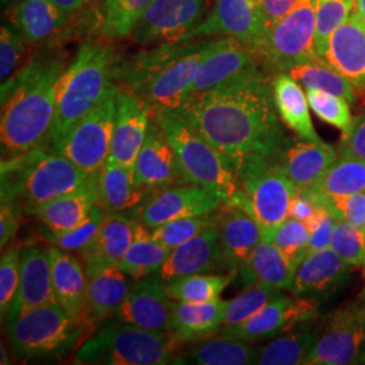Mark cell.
Here are the masks:
<instances>
[{
	"label": "cell",
	"instance_id": "1",
	"mask_svg": "<svg viewBox=\"0 0 365 365\" xmlns=\"http://www.w3.org/2000/svg\"><path fill=\"white\" fill-rule=\"evenodd\" d=\"M175 111L209 140L235 175L248 163L276 158L287 141L272 83L261 68L187 95Z\"/></svg>",
	"mask_w": 365,
	"mask_h": 365
},
{
	"label": "cell",
	"instance_id": "2",
	"mask_svg": "<svg viewBox=\"0 0 365 365\" xmlns=\"http://www.w3.org/2000/svg\"><path fill=\"white\" fill-rule=\"evenodd\" d=\"M66 66V54L43 53L1 81V158L45 144L56 114L58 80Z\"/></svg>",
	"mask_w": 365,
	"mask_h": 365
},
{
	"label": "cell",
	"instance_id": "3",
	"mask_svg": "<svg viewBox=\"0 0 365 365\" xmlns=\"http://www.w3.org/2000/svg\"><path fill=\"white\" fill-rule=\"evenodd\" d=\"M217 38V37H215ZM215 38L155 45L115 66L114 81L152 107L176 110L188 95L203 58Z\"/></svg>",
	"mask_w": 365,
	"mask_h": 365
},
{
	"label": "cell",
	"instance_id": "4",
	"mask_svg": "<svg viewBox=\"0 0 365 365\" xmlns=\"http://www.w3.org/2000/svg\"><path fill=\"white\" fill-rule=\"evenodd\" d=\"M114 49L105 42H84L58 80L52 129L42 145L52 152L71 129L98 105L115 83Z\"/></svg>",
	"mask_w": 365,
	"mask_h": 365
},
{
	"label": "cell",
	"instance_id": "5",
	"mask_svg": "<svg viewBox=\"0 0 365 365\" xmlns=\"http://www.w3.org/2000/svg\"><path fill=\"white\" fill-rule=\"evenodd\" d=\"M92 173L69 158L37 146L26 153L1 158V199L16 202L25 212L78 190Z\"/></svg>",
	"mask_w": 365,
	"mask_h": 365
},
{
	"label": "cell",
	"instance_id": "6",
	"mask_svg": "<svg viewBox=\"0 0 365 365\" xmlns=\"http://www.w3.org/2000/svg\"><path fill=\"white\" fill-rule=\"evenodd\" d=\"M152 115L165 133L178 158L182 180L211 190L233 205L241 192L235 170L209 140L175 110L152 107Z\"/></svg>",
	"mask_w": 365,
	"mask_h": 365
},
{
	"label": "cell",
	"instance_id": "7",
	"mask_svg": "<svg viewBox=\"0 0 365 365\" xmlns=\"http://www.w3.org/2000/svg\"><path fill=\"white\" fill-rule=\"evenodd\" d=\"M170 331H152L113 319L86 339L73 356L75 364H185Z\"/></svg>",
	"mask_w": 365,
	"mask_h": 365
},
{
	"label": "cell",
	"instance_id": "8",
	"mask_svg": "<svg viewBox=\"0 0 365 365\" xmlns=\"http://www.w3.org/2000/svg\"><path fill=\"white\" fill-rule=\"evenodd\" d=\"M9 341L22 360L63 359L91 337V329L72 319L57 303H48L6 321Z\"/></svg>",
	"mask_w": 365,
	"mask_h": 365
},
{
	"label": "cell",
	"instance_id": "9",
	"mask_svg": "<svg viewBox=\"0 0 365 365\" xmlns=\"http://www.w3.org/2000/svg\"><path fill=\"white\" fill-rule=\"evenodd\" d=\"M241 192L232 206L247 210L262 229L264 237L289 218V206L298 188L276 158L248 163L237 173Z\"/></svg>",
	"mask_w": 365,
	"mask_h": 365
},
{
	"label": "cell",
	"instance_id": "10",
	"mask_svg": "<svg viewBox=\"0 0 365 365\" xmlns=\"http://www.w3.org/2000/svg\"><path fill=\"white\" fill-rule=\"evenodd\" d=\"M315 7L317 0H300L291 13L267 30L256 53L260 63L279 73L322 60L315 51Z\"/></svg>",
	"mask_w": 365,
	"mask_h": 365
},
{
	"label": "cell",
	"instance_id": "11",
	"mask_svg": "<svg viewBox=\"0 0 365 365\" xmlns=\"http://www.w3.org/2000/svg\"><path fill=\"white\" fill-rule=\"evenodd\" d=\"M119 86L114 83L103 99L81 118L52 152L60 153L87 173H96L107 161L117 114Z\"/></svg>",
	"mask_w": 365,
	"mask_h": 365
},
{
	"label": "cell",
	"instance_id": "12",
	"mask_svg": "<svg viewBox=\"0 0 365 365\" xmlns=\"http://www.w3.org/2000/svg\"><path fill=\"white\" fill-rule=\"evenodd\" d=\"M265 34L261 0H214L206 18L182 41L232 37L256 54Z\"/></svg>",
	"mask_w": 365,
	"mask_h": 365
},
{
	"label": "cell",
	"instance_id": "13",
	"mask_svg": "<svg viewBox=\"0 0 365 365\" xmlns=\"http://www.w3.org/2000/svg\"><path fill=\"white\" fill-rule=\"evenodd\" d=\"M359 363H365V319L363 304H352L329 317L304 365Z\"/></svg>",
	"mask_w": 365,
	"mask_h": 365
},
{
	"label": "cell",
	"instance_id": "14",
	"mask_svg": "<svg viewBox=\"0 0 365 365\" xmlns=\"http://www.w3.org/2000/svg\"><path fill=\"white\" fill-rule=\"evenodd\" d=\"M210 7V0H153L130 36L140 45L182 41L206 18Z\"/></svg>",
	"mask_w": 365,
	"mask_h": 365
},
{
	"label": "cell",
	"instance_id": "15",
	"mask_svg": "<svg viewBox=\"0 0 365 365\" xmlns=\"http://www.w3.org/2000/svg\"><path fill=\"white\" fill-rule=\"evenodd\" d=\"M318 314L314 298L280 295L245 322L235 327H222L220 336L249 342L276 339L300 324L309 322Z\"/></svg>",
	"mask_w": 365,
	"mask_h": 365
},
{
	"label": "cell",
	"instance_id": "16",
	"mask_svg": "<svg viewBox=\"0 0 365 365\" xmlns=\"http://www.w3.org/2000/svg\"><path fill=\"white\" fill-rule=\"evenodd\" d=\"M223 205V197L217 192L188 182L152 194L140 206L138 220L149 229H155L167 222L215 212Z\"/></svg>",
	"mask_w": 365,
	"mask_h": 365
},
{
	"label": "cell",
	"instance_id": "17",
	"mask_svg": "<svg viewBox=\"0 0 365 365\" xmlns=\"http://www.w3.org/2000/svg\"><path fill=\"white\" fill-rule=\"evenodd\" d=\"M173 299L161 274L137 280L119 304L113 319L152 331H170Z\"/></svg>",
	"mask_w": 365,
	"mask_h": 365
},
{
	"label": "cell",
	"instance_id": "18",
	"mask_svg": "<svg viewBox=\"0 0 365 365\" xmlns=\"http://www.w3.org/2000/svg\"><path fill=\"white\" fill-rule=\"evenodd\" d=\"M152 118V106L137 93L119 87L117 114L107 161L134 168Z\"/></svg>",
	"mask_w": 365,
	"mask_h": 365
},
{
	"label": "cell",
	"instance_id": "19",
	"mask_svg": "<svg viewBox=\"0 0 365 365\" xmlns=\"http://www.w3.org/2000/svg\"><path fill=\"white\" fill-rule=\"evenodd\" d=\"M257 69L260 60L248 46L232 37H217L197 69L188 95L207 91Z\"/></svg>",
	"mask_w": 365,
	"mask_h": 365
},
{
	"label": "cell",
	"instance_id": "20",
	"mask_svg": "<svg viewBox=\"0 0 365 365\" xmlns=\"http://www.w3.org/2000/svg\"><path fill=\"white\" fill-rule=\"evenodd\" d=\"M134 172L137 184L150 195L175 182H184L175 152L153 115L144 145L135 160Z\"/></svg>",
	"mask_w": 365,
	"mask_h": 365
},
{
	"label": "cell",
	"instance_id": "21",
	"mask_svg": "<svg viewBox=\"0 0 365 365\" xmlns=\"http://www.w3.org/2000/svg\"><path fill=\"white\" fill-rule=\"evenodd\" d=\"M324 60L365 96V24L354 10L330 36Z\"/></svg>",
	"mask_w": 365,
	"mask_h": 365
},
{
	"label": "cell",
	"instance_id": "22",
	"mask_svg": "<svg viewBox=\"0 0 365 365\" xmlns=\"http://www.w3.org/2000/svg\"><path fill=\"white\" fill-rule=\"evenodd\" d=\"M54 302L52 264L48 248L30 244L22 249L19 287L6 321L30 309Z\"/></svg>",
	"mask_w": 365,
	"mask_h": 365
},
{
	"label": "cell",
	"instance_id": "23",
	"mask_svg": "<svg viewBox=\"0 0 365 365\" xmlns=\"http://www.w3.org/2000/svg\"><path fill=\"white\" fill-rule=\"evenodd\" d=\"M87 292L84 322L93 327L113 317L130 291V282L119 265H84Z\"/></svg>",
	"mask_w": 365,
	"mask_h": 365
},
{
	"label": "cell",
	"instance_id": "24",
	"mask_svg": "<svg viewBox=\"0 0 365 365\" xmlns=\"http://www.w3.org/2000/svg\"><path fill=\"white\" fill-rule=\"evenodd\" d=\"M222 271H226V267L218 229L214 227L172 249L158 274L165 283H170L182 276L220 274Z\"/></svg>",
	"mask_w": 365,
	"mask_h": 365
},
{
	"label": "cell",
	"instance_id": "25",
	"mask_svg": "<svg viewBox=\"0 0 365 365\" xmlns=\"http://www.w3.org/2000/svg\"><path fill=\"white\" fill-rule=\"evenodd\" d=\"M218 237L227 272H235L249 260L264 233L247 210L225 203L220 209Z\"/></svg>",
	"mask_w": 365,
	"mask_h": 365
},
{
	"label": "cell",
	"instance_id": "26",
	"mask_svg": "<svg viewBox=\"0 0 365 365\" xmlns=\"http://www.w3.org/2000/svg\"><path fill=\"white\" fill-rule=\"evenodd\" d=\"M349 268L331 247L310 252L295 271L291 292L306 298L331 294L346 283Z\"/></svg>",
	"mask_w": 365,
	"mask_h": 365
},
{
	"label": "cell",
	"instance_id": "27",
	"mask_svg": "<svg viewBox=\"0 0 365 365\" xmlns=\"http://www.w3.org/2000/svg\"><path fill=\"white\" fill-rule=\"evenodd\" d=\"M339 157V149L324 141L313 143L288 137L276 157L298 191L312 188Z\"/></svg>",
	"mask_w": 365,
	"mask_h": 365
},
{
	"label": "cell",
	"instance_id": "28",
	"mask_svg": "<svg viewBox=\"0 0 365 365\" xmlns=\"http://www.w3.org/2000/svg\"><path fill=\"white\" fill-rule=\"evenodd\" d=\"M98 205L99 188L96 172L92 173L90 179L81 184L78 190L39 206L31 211V215L37 217L45 229L54 233H63L78 227Z\"/></svg>",
	"mask_w": 365,
	"mask_h": 365
},
{
	"label": "cell",
	"instance_id": "29",
	"mask_svg": "<svg viewBox=\"0 0 365 365\" xmlns=\"http://www.w3.org/2000/svg\"><path fill=\"white\" fill-rule=\"evenodd\" d=\"M226 306L227 300L221 298L200 303L173 300L170 330L172 337L182 345L220 334Z\"/></svg>",
	"mask_w": 365,
	"mask_h": 365
},
{
	"label": "cell",
	"instance_id": "30",
	"mask_svg": "<svg viewBox=\"0 0 365 365\" xmlns=\"http://www.w3.org/2000/svg\"><path fill=\"white\" fill-rule=\"evenodd\" d=\"M48 252L52 264L53 289L56 302L72 319L88 327L84 322V304L87 292V276L84 264L78 260L75 253L66 252L63 249L51 245Z\"/></svg>",
	"mask_w": 365,
	"mask_h": 365
},
{
	"label": "cell",
	"instance_id": "31",
	"mask_svg": "<svg viewBox=\"0 0 365 365\" xmlns=\"http://www.w3.org/2000/svg\"><path fill=\"white\" fill-rule=\"evenodd\" d=\"M99 206L105 212H126L143 206L150 194L135 180L134 168L115 161H106L98 170Z\"/></svg>",
	"mask_w": 365,
	"mask_h": 365
},
{
	"label": "cell",
	"instance_id": "32",
	"mask_svg": "<svg viewBox=\"0 0 365 365\" xmlns=\"http://www.w3.org/2000/svg\"><path fill=\"white\" fill-rule=\"evenodd\" d=\"M295 268L269 238L262 237L249 260L237 271V283L248 287L255 283H265L280 289L292 287Z\"/></svg>",
	"mask_w": 365,
	"mask_h": 365
},
{
	"label": "cell",
	"instance_id": "33",
	"mask_svg": "<svg viewBox=\"0 0 365 365\" xmlns=\"http://www.w3.org/2000/svg\"><path fill=\"white\" fill-rule=\"evenodd\" d=\"M11 19L29 43H42L57 37L72 22L73 15L52 0H18Z\"/></svg>",
	"mask_w": 365,
	"mask_h": 365
},
{
	"label": "cell",
	"instance_id": "34",
	"mask_svg": "<svg viewBox=\"0 0 365 365\" xmlns=\"http://www.w3.org/2000/svg\"><path fill=\"white\" fill-rule=\"evenodd\" d=\"M272 90L277 114L288 129L300 140L322 141L314 128L309 99L299 83L286 72H279L272 80Z\"/></svg>",
	"mask_w": 365,
	"mask_h": 365
},
{
	"label": "cell",
	"instance_id": "35",
	"mask_svg": "<svg viewBox=\"0 0 365 365\" xmlns=\"http://www.w3.org/2000/svg\"><path fill=\"white\" fill-rule=\"evenodd\" d=\"M134 218L126 212H106L91 248L83 256L84 265H119L130 247Z\"/></svg>",
	"mask_w": 365,
	"mask_h": 365
},
{
	"label": "cell",
	"instance_id": "36",
	"mask_svg": "<svg viewBox=\"0 0 365 365\" xmlns=\"http://www.w3.org/2000/svg\"><path fill=\"white\" fill-rule=\"evenodd\" d=\"M261 349L249 341L220 336L191 342L185 349V357L190 363L199 365L257 364Z\"/></svg>",
	"mask_w": 365,
	"mask_h": 365
},
{
	"label": "cell",
	"instance_id": "37",
	"mask_svg": "<svg viewBox=\"0 0 365 365\" xmlns=\"http://www.w3.org/2000/svg\"><path fill=\"white\" fill-rule=\"evenodd\" d=\"M170 250L164 248L153 237L152 229L140 220H134V235L119 268L137 282L146 276L160 272Z\"/></svg>",
	"mask_w": 365,
	"mask_h": 365
},
{
	"label": "cell",
	"instance_id": "38",
	"mask_svg": "<svg viewBox=\"0 0 365 365\" xmlns=\"http://www.w3.org/2000/svg\"><path fill=\"white\" fill-rule=\"evenodd\" d=\"M306 324L307 322L292 327L264 346L257 364H304V360L312 352L314 344L321 333L319 329H312Z\"/></svg>",
	"mask_w": 365,
	"mask_h": 365
},
{
	"label": "cell",
	"instance_id": "39",
	"mask_svg": "<svg viewBox=\"0 0 365 365\" xmlns=\"http://www.w3.org/2000/svg\"><path fill=\"white\" fill-rule=\"evenodd\" d=\"M286 73L295 78L306 90L329 92L346 99L351 105L357 102L359 93L352 83H349L324 60L298 64L292 66Z\"/></svg>",
	"mask_w": 365,
	"mask_h": 365
},
{
	"label": "cell",
	"instance_id": "40",
	"mask_svg": "<svg viewBox=\"0 0 365 365\" xmlns=\"http://www.w3.org/2000/svg\"><path fill=\"white\" fill-rule=\"evenodd\" d=\"M312 190L324 196H345L363 192L365 191V161L352 157H337Z\"/></svg>",
	"mask_w": 365,
	"mask_h": 365
},
{
	"label": "cell",
	"instance_id": "41",
	"mask_svg": "<svg viewBox=\"0 0 365 365\" xmlns=\"http://www.w3.org/2000/svg\"><path fill=\"white\" fill-rule=\"evenodd\" d=\"M235 272L197 274L182 276L167 283L168 295L179 302H210L218 299L222 292L235 280Z\"/></svg>",
	"mask_w": 365,
	"mask_h": 365
},
{
	"label": "cell",
	"instance_id": "42",
	"mask_svg": "<svg viewBox=\"0 0 365 365\" xmlns=\"http://www.w3.org/2000/svg\"><path fill=\"white\" fill-rule=\"evenodd\" d=\"M283 295V289L265 284L255 283L244 288L235 298L227 300L225 321L222 327H235L245 322L252 315L260 312L264 306Z\"/></svg>",
	"mask_w": 365,
	"mask_h": 365
},
{
	"label": "cell",
	"instance_id": "43",
	"mask_svg": "<svg viewBox=\"0 0 365 365\" xmlns=\"http://www.w3.org/2000/svg\"><path fill=\"white\" fill-rule=\"evenodd\" d=\"M105 210L98 205L93 207L87 220L80 223L78 227L63 233H54L45 229L42 230V235L49 245L83 256L91 248L96 235L99 233L101 225L105 220Z\"/></svg>",
	"mask_w": 365,
	"mask_h": 365
},
{
	"label": "cell",
	"instance_id": "44",
	"mask_svg": "<svg viewBox=\"0 0 365 365\" xmlns=\"http://www.w3.org/2000/svg\"><path fill=\"white\" fill-rule=\"evenodd\" d=\"M218 221L220 210L206 215L167 222L152 229V233L157 241L170 252L172 249L178 248L184 242L195 238L196 235H202L210 229L218 227Z\"/></svg>",
	"mask_w": 365,
	"mask_h": 365
},
{
	"label": "cell",
	"instance_id": "45",
	"mask_svg": "<svg viewBox=\"0 0 365 365\" xmlns=\"http://www.w3.org/2000/svg\"><path fill=\"white\" fill-rule=\"evenodd\" d=\"M357 0H317L315 7V51L324 60L330 36L353 13Z\"/></svg>",
	"mask_w": 365,
	"mask_h": 365
},
{
	"label": "cell",
	"instance_id": "46",
	"mask_svg": "<svg viewBox=\"0 0 365 365\" xmlns=\"http://www.w3.org/2000/svg\"><path fill=\"white\" fill-rule=\"evenodd\" d=\"M265 238H269L280 249L295 269L309 253L310 230L304 222L287 218Z\"/></svg>",
	"mask_w": 365,
	"mask_h": 365
},
{
	"label": "cell",
	"instance_id": "47",
	"mask_svg": "<svg viewBox=\"0 0 365 365\" xmlns=\"http://www.w3.org/2000/svg\"><path fill=\"white\" fill-rule=\"evenodd\" d=\"M300 192L309 196L318 207L330 211L339 221L348 222L365 230V191L345 196L319 195L312 188Z\"/></svg>",
	"mask_w": 365,
	"mask_h": 365
},
{
	"label": "cell",
	"instance_id": "48",
	"mask_svg": "<svg viewBox=\"0 0 365 365\" xmlns=\"http://www.w3.org/2000/svg\"><path fill=\"white\" fill-rule=\"evenodd\" d=\"M306 95L310 108L317 117L342 133L349 129L353 118L349 108L351 103L346 99L318 90H306Z\"/></svg>",
	"mask_w": 365,
	"mask_h": 365
},
{
	"label": "cell",
	"instance_id": "49",
	"mask_svg": "<svg viewBox=\"0 0 365 365\" xmlns=\"http://www.w3.org/2000/svg\"><path fill=\"white\" fill-rule=\"evenodd\" d=\"M22 248L18 244L7 247L0 260V313L1 321L6 319L13 306L21 279Z\"/></svg>",
	"mask_w": 365,
	"mask_h": 365
},
{
	"label": "cell",
	"instance_id": "50",
	"mask_svg": "<svg viewBox=\"0 0 365 365\" xmlns=\"http://www.w3.org/2000/svg\"><path fill=\"white\" fill-rule=\"evenodd\" d=\"M331 248L349 267L365 262V230L348 222L339 221L331 235Z\"/></svg>",
	"mask_w": 365,
	"mask_h": 365
},
{
	"label": "cell",
	"instance_id": "51",
	"mask_svg": "<svg viewBox=\"0 0 365 365\" xmlns=\"http://www.w3.org/2000/svg\"><path fill=\"white\" fill-rule=\"evenodd\" d=\"M26 38L18 27L3 24L0 30V78L6 81L19 69L26 54Z\"/></svg>",
	"mask_w": 365,
	"mask_h": 365
},
{
	"label": "cell",
	"instance_id": "52",
	"mask_svg": "<svg viewBox=\"0 0 365 365\" xmlns=\"http://www.w3.org/2000/svg\"><path fill=\"white\" fill-rule=\"evenodd\" d=\"M152 1L153 0H125L114 24L106 31V37L123 38L130 36L133 27Z\"/></svg>",
	"mask_w": 365,
	"mask_h": 365
},
{
	"label": "cell",
	"instance_id": "53",
	"mask_svg": "<svg viewBox=\"0 0 365 365\" xmlns=\"http://www.w3.org/2000/svg\"><path fill=\"white\" fill-rule=\"evenodd\" d=\"M337 217H334L327 209L318 210L313 220L307 222V227L310 230V242H309V253L319 249L329 248L331 245V235L337 225Z\"/></svg>",
	"mask_w": 365,
	"mask_h": 365
},
{
	"label": "cell",
	"instance_id": "54",
	"mask_svg": "<svg viewBox=\"0 0 365 365\" xmlns=\"http://www.w3.org/2000/svg\"><path fill=\"white\" fill-rule=\"evenodd\" d=\"M339 155L365 161V111L353 118L349 129L342 134Z\"/></svg>",
	"mask_w": 365,
	"mask_h": 365
},
{
	"label": "cell",
	"instance_id": "55",
	"mask_svg": "<svg viewBox=\"0 0 365 365\" xmlns=\"http://www.w3.org/2000/svg\"><path fill=\"white\" fill-rule=\"evenodd\" d=\"M24 209L13 200L1 199L0 206V245L4 249L18 233L22 222Z\"/></svg>",
	"mask_w": 365,
	"mask_h": 365
},
{
	"label": "cell",
	"instance_id": "56",
	"mask_svg": "<svg viewBox=\"0 0 365 365\" xmlns=\"http://www.w3.org/2000/svg\"><path fill=\"white\" fill-rule=\"evenodd\" d=\"M300 0H261L267 30L291 13Z\"/></svg>",
	"mask_w": 365,
	"mask_h": 365
},
{
	"label": "cell",
	"instance_id": "57",
	"mask_svg": "<svg viewBox=\"0 0 365 365\" xmlns=\"http://www.w3.org/2000/svg\"><path fill=\"white\" fill-rule=\"evenodd\" d=\"M319 209L321 207H318L315 205V202L312 200L309 196L298 191V194L294 196L291 206H289V218L307 223L310 220H313L314 215L318 212Z\"/></svg>",
	"mask_w": 365,
	"mask_h": 365
},
{
	"label": "cell",
	"instance_id": "58",
	"mask_svg": "<svg viewBox=\"0 0 365 365\" xmlns=\"http://www.w3.org/2000/svg\"><path fill=\"white\" fill-rule=\"evenodd\" d=\"M125 0H103V33L114 24Z\"/></svg>",
	"mask_w": 365,
	"mask_h": 365
},
{
	"label": "cell",
	"instance_id": "59",
	"mask_svg": "<svg viewBox=\"0 0 365 365\" xmlns=\"http://www.w3.org/2000/svg\"><path fill=\"white\" fill-rule=\"evenodd\" d=\"M56 6H58L61 10H64L66 13L75 14L78 13V10H81L90 0H52Z\"/></svg>",
	"mask_w": 365,
	"mask_h": 365
},
{
	"label": "cell",
	"instance_id": "60",
	"mask_svg": "<svg viewBox=\"0 0 365 365\" xmlns=\"http://www.w3.org/2000/svg\"><path fill=\"white\" fill-rule=\"evenodd\" d=\"M354 13L357 14V15L361 18V21L365 24V0H357V1H356Z\"/></svg>",
	"mask_w": 365,
	"mask_h": 365
},
{
	"label": "cell",
	"instance_id": "61",
	"mask_svg": "<svg viewBox=\"0 0 365 365\" xmlns=\"http://www.w3.org/2000/svg\"><path fill=\"white\" fill-rule=\"evenodd\" d=\"M1 364H10L9 354H7V351L4 349V345H1Z\"/></svg>",
	"mask_w": 365,
	"mask_h": 365
},
{
	"label": "cell",
	"instance_id": "62",
	"mask_svg": "<svg viewBox=\"0 0 365 365\" xmlns=\"http://www.w3.org/2000/svg\"><path fill=\"white\" fill-rule=\"evenodd\" d=\"M14 0H1V3H3V6H6V4H10V3H13Z\"/></svg>",
	"mask_w": 365,
	"mask_h": 365
},
{
	"label": "cell",
	"instance_id": "63",
	"mask_svg": "<svg viewBox=\"0 0 365 365\" xmlns=\"http://www.w3.org/2000/svg\"><path fill=\"white\" fill-rule=\"evenodd\" d=\"M363 314H364V319H365V304H363Z\"/></svg>",
	"mask_w": 365,
	"mask_h": 365
},
{
	"label": "cell",
	"instance_id": "64",
	"mask_svg": "<svg viewBox=\"0 0 365 365\" xmlns=\"http://www.w3.org/2000/svg\"><path fill=\"white\" fill-rule=\"evenodd\" d=\"M364 264H365V262H364Z\"/></svg>",
	"mask_w": 365,
	"mask_h": 365
}]
</instances>
